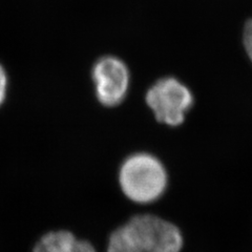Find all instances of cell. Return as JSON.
I'll return each instance as SVG.
<instances>
[{
  "label": "cell",
  "mask_w": 252,
  "mask_h": 252,
  "mask_svg": "<svg viewBox=\"0 0 252 252\" xmlns=\"http://www.w3.org/2000/svg\"><path fill=\"white\" fill-rule=\"evenodd\" d=\"M119 183L126 198L133 203L151 204L166 191L168 175L158 158L147 153H137L122 163Z\"/></svg>",
  "instance_id": "obj_1"
},
{
  "label": "cell",
  "mask_w": 252,
  "mask_h": 252,
  "mask_svg": "<svg viewBox=\"0 0 252 252\" xmlns=\"http://www.w3.org/2000/svg\"><path fill=\"white\" fill-rule=\"evenodd\" d=\"M92 78L96 97L101 104L117 106L126 98L130 75L121 59L113 56L99 59L93 67Z\"/></svg>",
  "instance_id": "obj_4"
},
{
  "label": "cell",
  "mask_w": 252,
  "mask_h": 252,
  "mask_svg": "<svg viewBox=\"0 0 252 252\" xmlns=\"http://www.w3.org/2000/svg\"><path fill=\"white\" fill-rule=\"evenodd\" d=\"M142 252H181L184 236L180 228L155 215H138L124 224Z\"/></svg>",
  "instance_id": "obj_3"
},
{
  "label": "cell",
  "mask_w": 252,
  "mask_h": 252,
  "mask_svg": "<svg viewBox=\"0 0 252 252\" xmlns=\"http://www.w3.org/2000/svg\"><path fill=\"white\" fill-rule=\"evenodd\" d=\"M146 103L156 119L168 126H179L193 105V96L187 86L173 77L155 82L146 93Z\"/></svg>",
  "instance_id": "obj_2"
},
{
  "label": "cell",
  "mask_w": 252,
  "mask_h": 252,
  "mask_svg": "<svg viewBox=\"0 0 252 252\" xmlns=\"http://www.w3.org/2000/svg\"><path fill=\"white\" fill-rule=\"evenodd\" d=\"M105 252H142L137 243L126 230L125 226L118 227L110 233Z\"/></svg>",
  "instance_id": "obj_6"
},
{
  "label": "cell",
  "mask_w": 252,
  "mask_h": 252,
  "mask_svg": "<svg viewBox=\"0 0 252 252\" xmlns=\"http://www.w3.org/2000/svg\"><path fill=\"white\" fill-rule=\"evenodd\" d=\"M32 252H97L93 244L78 239L68 230H54L43 234Z\"/></svg>",
  "instance_id": "obj_5"
},
{
  "label": "cell",
  "mask_w": 252,
  "mask_h": 252,
  "mask_svg": "<svg viewBox=\"0 0 252 252\" xmlns=\"http://www.w3.org/2000/svg\"><path fill=\"white\" fill-rule=\"evenodd\" d=\"M243 44L248 58L252 62V18L248 19L244 26Z\"/></svg>",
  "instance_id": "obj_7"
},
{
  "label": "cell",
  "mask_w": 252,
  "mask_h": 252,
  "mask_svg": "<svg viewBox=\"0 0 252 252\" xmlns=\"http://www.w3.org/2000/svg\"><path fill=\"white\" fill-rule=\"evenodd\" d=\"M7 75L4 67L0 64V106L3 104V102L6 98V93H7Z\"/></svg>",
  "instance_id": "obj_8"
}]
</instances>
